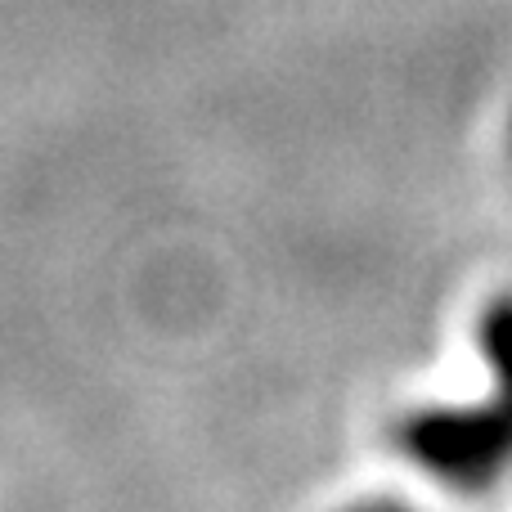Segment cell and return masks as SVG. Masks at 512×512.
Listing matches in <instances>:
<instances>
[{
  "label": "cell",
  "mask_w": 512,
  "mask_h": 512,
  "mask_svg": "<svg viewBox=\"0 0 512 512\" xmlns=\"http://www.w3.org/2000/svg\"><path fill=\"white\" fill-rule=\"evenodd\" d=\"M346 512H414V508H405V504H387V499H373V504H355V508H346Z\"/></svg>",
  "instance_id": "obj_3"
},
{
  "label": "cell",
  "mask_w": 512,
  "mask_h": 512,
  "mask_svg": "<svg viewBox=\"0 0 512 512\" xmlns=\"http://www.w3.org/2000/svg\"><path fill=\"white\" fill-rule=\"evenodd\" d=\"M396 445L414 468L459 495H486L512 468V423L495 405L414 409L400 418Z\"/></svg>",
  "instance_id": "obj_1"
},
{
  "label": "cell",
  "mask_w": 512,
  "mask_h": 512,
  "mask_svg": "<svg viewBox=\"0 0 512 512\" xmlns=\"http://www.w3.org/2000/svg\"><path fill=\"white\" fill-rule=\"evenodd\" d=\"M481 351H486L490 369H495V396L490 405L512 423V292L495 297L481 315Z\"/></svg>",
  "instance_id": "obj_2"
}]
</instances>
